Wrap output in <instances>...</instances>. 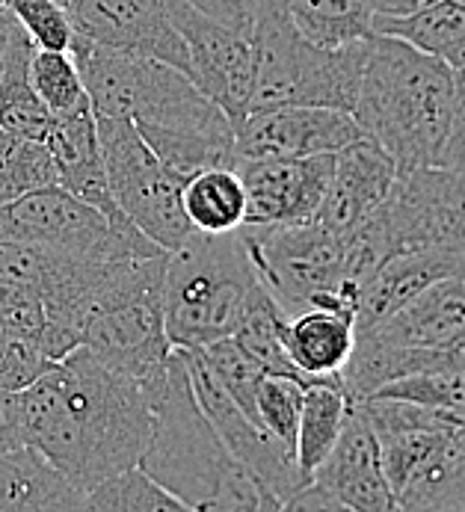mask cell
<instances>
[{
  "instance_id": "cell-40",
  "label": "cell",
  "mask_w": 465,
  "mask_h": 512,
  "mask_svg": "<svg viewBox=\"0 0 465 512\" xmlns=\"http://www.w3.org/2000/svg\"><path fill=\"white\" fill-rule=\"evenodd\" d=\"M24 444L21 439V397L18 391L0 388V450Z\"/></svg>"
},
{
  "instance_id": "cell-31",
  "label": "cell",
  "mask_w": 465,
  "mask_h": 512,
  "mask_svg": "<svg viewBox=\"0 0 465 512\" xmlns=\"http://www.w3.org/2000/svg\"><path fill=\"white\" fill-rule=\"evenodd\" d=\"M86 510L95 512H166L184 510L166 489H160L155 480L140 468H125L119 474H110L95 489L86 492Z\"/></svg>"
},
{
  "instance_id": "cell-9",
  "label": "cell",
  "mask_w": 465,
  "mask_h": 512,
  "mask_svg": "<svg viewBox=\"0 0 465 512\" xmlns=\"http://www.w3.org/2000/svg\"><path fill=\"white\" fill-rule=\"evenodd\" d=\"M98 146L119 211L160 249H178L193 225L181 208V178H175L128 119H98Z\"/></svg>"
},
{
  "instance_id": "cell-34",
  "label": "cell",
  "mask_w": 465,
  "mask_h": 512,
  "mask_svg": "<svg viewBox=\"0 0 465 512\" xmlns=\"http://www.w3.org/2000/svg\"><path fill=\"white\" fill-rule=\"evenodd\" d=\"M306 382L288 373H264L255 388V421L294 450Z\"/></svg>"
},
{
  "instance_id": "cell-14",
  "label": "cell",
  "mask_w": 465,
  "mask_h": 512,
  "mask_svg": "<svg viewBox=\"0 0 465 512\" xmlns=\"http://www.w3.org/2000/svg\"><path fill=\"white\" fill-rule=\"evenodd\" d=\"M335 154L311 157H240L237 175L246 190L243 225L311 222L332 178Z\"/></svg>"
},
{
  "instance_id": "cell-26",
  "label": "cell",
  "mask_w": 465,
  "mask_h": 512,
  "mask_svg": "<svg viewBox=\"0 0 465 512\" xmlns=\"http://www.w3.org/2000/svg\"><path fill=\"white\" fill-rule=\"evenodd\" d=\"M181 208L193 231L232 234L246 222V190L234 166H211L181 184Z\"/></svg>"
},
{
  "instance_id": "cell-46",
  "label": "cell",
  "mask_w": 465,
  "mask_h": 512,
  "mask_svg": "<svg viewBox=\"0 0 465 512\" xmlns=\"http://www.w3.org/2000/svg\"><path fill=\"white\" fill-rule=\"evenodd\" d=\"M463 3H465V0H463Z\"/></svg>"
},
{
  "instance_id": "cell-44",
  "label": "cell",
  "mask_w": 465,
  "mask_h": 512,
  "mask_svg": "<svg viewBox=\"0 0 465 512\" xmlns=\"http://www.w3.org/2000/svg\"><path fill=\"white\" fill-rule=\"evenodd\" d=\"M57 3H63V6H66V3H72V0H57Z\"/></svg>"
},
{
  "instance_id": "cell-5",
  "label": "cell",
  "mask_w": 465,
  "mask_h": 512,
  "mask_svg": "<svg viewBox=\"0 0 465 512\" xmlns=\"http://www.w3.org/2000/svg\"><path fill=\"white\" fill-rule=\"evenodd\" d=\"M258 285L240 228L232 234L193 231L178 249H169L160 308L172 350L232 338Z\"/></svg>"
},
{
  "instance_id": "cell-36",
  "label": "cell",
  "mask_w": 465,
  "mask_h": 512,
  "mask_svg": "<svg viewBox=\"0 0 465 512\" xmlns=\"http://www.w3.org/2000/svg\"><path fill=\"white\" fill-rule=\"evenodd\" d=\"M3 9L30 36L36 48L69 51L75 42V24L69 9L57 0H3Z\"/></svg>"
},
{
  "instance_id": "cell-32",
  "label": "cell",
  "mask_w": 465,
  "mask_h": 512,
  "mask_svg": "<svg viewBox=\"0 0 465 512\" xmlns=\"http://www.w3.org/2000/svg\"><path fill=\"white\" fill-rule=\"evenodd\" d=\"M374 397H400V400H412V403L433 406V409L454 412L465 418V362L454 359V362L394 379Z\"/></svg>"
},
{
  "instance_id": "cell-12",
  "label": "cell",
  "mask_w": 465,
  "mask_h": 512,
  "mask_svg": "<svg viewBox=\"0 0 465 512\" xmlns=\"http://www.w3.org/2000/svg\"><path fill=\"white\" fill-rule=\"evenodd\" d=\"M166 6L187 48L190 80L232 119V125H237L249 113V101H252V83H255L252 39L202 15L184 0H166Z\"/></svg>"
},
{
  "instance_id": "cell-20",
  "label": "cell",
  "mask_w": 465,
  "mask_h": 512,
  "mask_svg": "<svg viewBox=\"0 0 465 512\" xmlns=\"http://www.w3.org/2000/svg\"><path fill=\"white\" fill-rule=\"evenodd\" d=\"M465 267V246H436V249H412L394 252L383 258L368 279L362 282L356 305V332L377 326L415 293L430 288L433 282L454 276Z\"/></svg>"
},
{
  "instance_id": "cell-7",
  "label": "cell",
  "mask_w": 465,
  "mask_h": 512,
  "mask_svg": "<svg viewBox=\"0 0 465 512\" xmlns=\"http://www.w3.org/2000/svg\"><path fill=\"white\" fill-rule=\"evenodd\" d=\"M371 39L347 48L311 45L288 18L285 0H270L252 30L255 83L249 113L282 104L335 107L353 113Z\"/></svg>"
},
{
  "instance_id": "cell-15",
  "label": "cell",
  "mask_w": 465,
  "mask_h": 512,
  "mask_svg": "<svg viewBox=\"0 0 465 512\" xmlns=\"http://www.w3.org/2000/svg\"><path fill=\"white\" fill-rule=\"evenodd\" d=\"M365 137L353 113L335 107L282 104L246 113L234 125V148L240 157H311L335 154Z\"/></svg>"
},
{
  "instance_id": "cell-1",
  "label": "cell",
  "mask_w": 465,
  "mask_h": 512,
  "mask_svg": "<svg viewBox=\"0 0 465 512\" xmlns=\"http://www.w3.org/2000/svg\"><path fill=\"white\" fill-rule=\"evenodd\" d=\"M21 397V439L78 492L140 465L152 441V403L143 385L98 362L86 347L57 359Z\"/></svg>"
},
{
  "instance_id": "cell-17",
  "label": "cell",
  "mask_w": 465,
  "mask_h": 512,
  "mask_svg": "<svg viewBox=\"0 0 465 512\" xmlns=\"http://www.w3.org/2000/svg\"><path fill=\"white\" fill-rule=\"evenodd\" d=\"M309 483L335 504V510H397V498L380 465V447L359 400H350L344 430Z\"/></svg>"
},
{
  "instance_id": "cell-6",
  "label": "cell",
  "mask_w": 465,
  "mask_h": 512,
  "mask_svg": "<svg viewBox=\"0 0 465 512\" xmlns=\"http://www.w3.org/2000/svg\"><path fill=\"white\" fill-rule=\"evenodd\" d=\"M252 267L285 317L306 308H335L356 317L365 270L353 243L317 222L240 225Z\"/></svg>"
},
{
  "instance_id": "cell-27",
  "label": "cell",
  "mask_w": 465,
  "mask_h": 512,
  "mask_svg": "<svg viewBox=\"0 0 465 512\" xmlns=\"http://www.w3.org/2000/svg\"><path fill=\"white\" fill-rule=\"evenodd\" d=\"M397 510L463 512L465 510V421L442 441L433 462L397 495Z\"/></svg>"
},
{
  "instance_id": "cell-4",
  "label": "cell",
  "mask_w": 465,
  "mask_h": 512,
  "mask_svg": "<svg viewBox=\"0 0 465 512\" xmlns=\"http://www.w3.org/2000/svg\"><path fill=\"white\" fill-rule=\"evenodd\" d=\"M163 264L166 252L101 261L95 279L66 314V329L78 347L140 385L152 382L172 356L160 308Z\"/></svg>"
},
{
  "instance_id": "cell-18",
  "label": "cell",
  "mask_w": 465,
  "mask_h": 512,
  "mask_svg": "<svg viewBox=\"0 0 465 512\" xmlns=\"http://www.w3.org/2000/svg\"><path fill=\"white\" fill-rule=\"evenodd\" d=\"M394 175L397 169L391 157L368 137L338 148L326 196L311 222L332 231L335 237H353L383 205Z\"/></svg>"
},
{
  "instance_id": "cell-24",
  "label": "cell",
  "mask_w": 465,
  "mask_h": 512,
  "mask_svg": "<svg viewBox=\"0 0 465 512\" xmlns=\"http://www.w3.org/2000/svg\"><path fill=\"white\" fill-rule=\"evenodd\" d=\"M347 412H350V397H347L344 385L338 382V376L306 382L297 441H294L297 468L306 483L314 477L320 462L329 456V450L335 447V441L344 430Z\"/></svg>"
},
{
  "instance_id": "cell-25",
  "label": "cell",
  "mask_w": 465,
  "mask_h": 512,
  "mask_svg": "<svg viewBox=\"0 0 465 512\" xmlns=\"http://www.w3.org/2000/svg\"><path fill=\"white\" fill-rule=\"evenodd\" d=\"M374 30L409 42L412 48L448 63L451 69L465 66V3L463 0H433L430 6L400 15L374 18Z\"/></svg>"
},
{
  "instance_id": "cell-41",
  "label": "cell",
  "mask_w": 465,
  "mask_h": 512,
  "mask_svg": "<svg viewBox=\"0 0 465 512\" xmlns=\"http://www.w3.org/2000/svg\"><path fill=\"white\" fill-rule=\"evenodd\" d=\"M374 18H400V15H412L424 6H430L433 0H368Z\"/></svg>"
},
{
  "instance_id": "cell-21",
  "label": "cell",
  "mask_w": 465,
  "mask_h": 512,
  "mask_svg": "<svg viewBox=\"0 0 465 512\" xmlns=\"http://www.w3.org/2000/svg\"><path fill=\"white\" fill-rule=\"evenodd\" d=\"M356 344V317L335 308H306L285 317L282 347L294 370L306 379H335Z\"/></svg>"
},
{
  "instance_id": "cell-8",
  "label": "cell",
  "mask_w": 465,
  "mask_h": 512,
  "mask_svg": "<svg viewBox=\"0 0 465 512\" xmlns=\"http://www.w3.org/2000/svg\"><path fill=\"white\" fill-rule=\"evenodd\" d=\"M353 240L374 267L394 252L465 246V175L445 166L397 172L383 205Z\"/></svg>"
},
{
  "instance_id": "cell-37",
  "label": "cell",
  "mask_w": 465,
  "mask_h": 512,
  "mask_svg": "<svg viewBox=\"0 0 465 512\" xmlns=\"http://www.w3.org/2000/svg\"><path fill=\"white\" fill-rule=\"evenodd\" d=\"M51 365L54 362L42 353L36 341L18 332L0 329V388L3 391H24Z\"/></svg>"
},
{
  "instance_id": "cell-23",
  "label": "cell",
  "mask_w": 465,
  "mask_h": 512,
  "mask_svg": "<svg viewBox=\"0 0 465 512\" xmlns=\"http://www.w3.org/2000/svg\"><path fill=\"white\" fill-rule=\"evenodd\" d=\"M33 51H36V45L12 18V30L6 36V48H3V69H0V128L15 137L45 146L54 116L42 104V98L36 95V89L30 83Z\"/></svg>"
},
{
  "instance_id": "cell-19",
  "label": "cell",
  "mask_w": 465,
  "mask_h": 512,
  "mask_svg": "<svg viewBox=\"0 0 465 512\" xmlns=\"http://www.w3.org/2000/svg\"><path fill=\"white\" fill-rule=\"evenodd\" d=\"M368 329L400 347L460 356L465 341V267L415 293L386 320Z\"/></svg>"
},
{
  "instance_id": "cell-39",
  "label": "cell",
  "mask_w": 465,
  "mask_h": 512,
  "mask_svg": "<svg viewBox=\"0 0 465 512\" xmlns=\"http://www.w3.org/2000/svg\"><path fill=\"white\" fill-rule=\"evenodd\" d=\"M451 172L465 175V66L454 69V107H451V125L445 146L439 151V163Z\"/></svg>"
},
{
  "instance_id": "cell-3",
  "label": "cell",
  "mask_w": 465,
  "mask_h": 512,
  "mask_svg": "<svg viewBox=\"0 0 465 512\" xmlns=\"http://www.w3.org/2000/svg\"><path fill=\"white\" fill-rule=\"evenodd\" d=\"M454 107V69L403 39L368 42L353 119L386 151L397 172L436 166Z\"/></svg>"
},
{
  "instance_id": "cell-28",
  "label": "cell",
  "mask_w": 465,
  "mask_h": 512,
  "mask_svg": "<svg viewBox=\"0 0 465 512\" xmlns=\"http://www.w3.org/2000/svg\"><path fill=\"white\" fill-rule=\"evenodd\" d=\"M285 9L294 27L320 48H347L377 33L368 0H285Z\"/></svg>"
},
{
  "instance_id": "cell-45",
  "label": "cell",
  "mask_w": 465,
  "mask_h": 512,
  "mask_svg": "<svg viewBox=\"0 0 465 512\" xmlns=\"http://www.w3.org/2000/svg\"><path fill=\"white\" fill-rule=\"evenodd\" d=\"M0 6H3V0H0Z\"/></svg>"
},
{
  "instance_id": "cell-2",
  "label": "cell",
  "mask_w": 465,
  "mask_h": 512,
  "mask_svg": "<svg viewBox=\"0 0 465 512\" xmlns=\"http://www.w3.org/2000/svg\"><path fill=\"white\" fill-rule=\"evenodd\" d=\"M143 391L149 394L155 427L140 468L160 489L184 510H276L202 412L178 350H172L163 370L143 385Z\"/></svg>"
},
{
  "instance_id": "cell-11",
  "label": "cell",
  "mask_w": 465,
  "mask_h": 512,
  "mask_svg": "<svg viewBox=\"0 0 465 512\" xmlns=\"http://www.w3.org/2000/svg\"><path fill=\"white\" fill-rule=\"evenodd\" d=\"M178 353L187 365L190 385L202 412L220 433L229 453L246 468V474L258 483V489L276 504V510H285L294 501V495L306 486L294 450L285 447L276 436H270L234 403L229 391L214 379V373L199 359L196 350H178Z\"/></svg>"
},
{
  "instance_id": "cell-33",
  "label": "cell",
  "mask_w": 465,
  "mask_h": 512,
  "mask_svg": "<svg viewBox=\"0 0 465 512\" xmlns=\"http://www.w3.org/2000/svg\"><path fill=\"white\" fill-rule=\"evenodd\" d=\"M30 83L51 116H66L89 104L78 63L69 51H45L36 48L30 57Z\"/></svg>"
},
{
  "instance_id": "cell-43",
  "label": "cell",
  "mask_w": 465,
  "mask_h": 512,
  "mask_svg": "<svg viewBox=\"0 0 465 512\" xmlns=\"http://www.w3.org/2000/svg\"><path fill=\"white\" fill-rule=\"evenodd\" d=\"M460 359L465 362V341H463V347H460Z\"/></svg>"
},
{
  "instance_id": "cell-22",
  "label": "cell",
  "mask_w": 465,
  "mask_h": 512,
  "mask_svg": "<svg viewBox=\"0 0 465 512\" xmlns=\"http://www.w3.org/2000/svg\"><path fill=\"white\" fill-rule=\"evenodd\" d=\"M72 510H86V495L39 450L27 444L0 450V512Z\"/></svg>"
},
{
  "instance_id": "cell-38",
  "label": "cell",
  "mask_w": 465,
  "mask_h": 512,
  "mask_svg": "<svg viewBox=\"0 0 465 512\" xmlns=\"http://www.w3.org/2000/svg\"><path fill=\"white\" fill-rule=\"evenodd\" d=\"M184 3H190L193 9H199L202 15H208L220 24H226L234 33L252 39V30L270 0H184Z\"/></svg>"
},
{
  "instance_id": "cell-13",
  "label": "cell",
  "mask_w": 465,
  "mask_h": 512,
  "mask_svg": "<svg viewBox=\"0 0 465 512\" xmlns=\"http://www.w3.org/2000/svg\"><path fill=\"white\" fill-rule=\"evenodd\" d=\"M75 33L83 39L160 60L190 77L184 39L166 0H72L66 3Z\"/></svg>"
},
{
  "instance_id": "cell-35",
  "label": "cell",
  "mask_w": 465,
  "mask_h": 512,
  "mask_svg": "<svg viewBox=\"0 0 465 512\" xmlns=\"http://www.w3.org/2000/svg\"><path fill=\"white\" fill-rule=\"evenodd\" d=\"M199 359L214 373V379L229 391L234 403L255 421V388L258 379L267 373L246 350L234 344V338H220L196 350ZM258 424V421H255Z\"/></svg>"
},
{
  "instance_id": "cell-16",
  "label": "cell",
  "mask_w": 465,
  "mask_h": 512,
  "mask_svg": "<svg viewBox=\"0 0 465 512\" xmlns=\"http://www.w3.org/2000/svg\"><path fill=\"white\" fill-rule=\"evenodd\" d=\"M359 403L374 430L380 465L394 498L433 462L448 433L465 421L463 415L400 397H365Z\"/></svg>"
},
{
  "instance_id": "cell-42",
  "label": "cell",
  "mask_w": 465,
  "mask_h": 512,
  "mask_svg": "<svg viewBox=\"0 0 465 512\" xmlns=\"http://www.w3.org/2000/svg\"><path fill=\"white\" fill-rule=\"evenodd\" d=\"M12 30V15L0 6V69H3V48H6V36Z\"/></svg>"
},
{
  "instance_id": "cell-29",
  "label": "cell",
  "mask_w": 465,
  "mask_h": 512,
  "mask_svg": "<svg viewBox=\"0 0 465 512\" xmlns=\"http://www.w3.org/2000/svg\"><path fill=\"white\" fill-rule=\"evenodd\" d=\"M282 326H285V311L276 305V299L270 293L264 291V285H258L249 305H246V311H243V317H240V323H237V329L232 332V338L234 344L240 350H246L267 373H288V376L303 379L285 356Z\"/></svg>"
},
{
  "instance_id": "cell-30",
  "label": "cell",
  "mask_w": 465,
  "mask_h": 512,
  "mask_svg": "<svg viewBox=\"0 0 465 512\" xmlns=\"http://www.w3.org/2000/svg\"><path fill=\"white\" fill-rule=\"evenodd\" d=\"M51 184H60L51 151L0 128V205Z\"/></svg>"
},
{
  "instance_id": "cell-10",
  "label": "cell",
  "mask_w": 465,
  "mask_h": 512,
  "mask_svg": "<svg viewBox=\"0 0 465 512\" xmlns=\"http://www.w3.org/2000/svg\"><path fill=\"white\" fill-rule=\"evenodd\" d=\"M0 240L36 243L86 258H149L166 252L137 228H116L60 184L0 205Z\"/></svg>"
}]
</instances>
